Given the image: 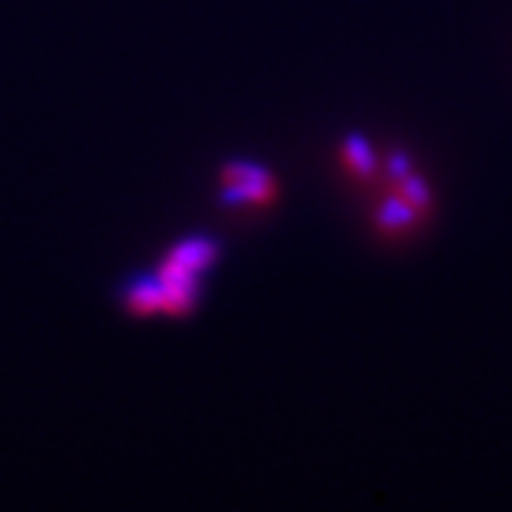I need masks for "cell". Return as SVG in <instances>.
I'll use <instances>...</instances> for the list:
<instances>
[{"instance_id":"obj_2","label":"cell","mask_w":512,"mask_h":512,"mask_svg":"<svg viewBox=\"0 0 512 512\" xmlns=\"http://www.w3.org/2000/svg\"><path fill=\"white\" fill-rule=\"evenodd\" d=\"M171 259H174L176 264L188 268V271H192V268H200L207 264V261L214 259V245L207 240L190 242V245L176 249V252L171 254Z\"/></svg>"},{"instance_id":"obj_1","label":"cell","mask_w":512,"mask_h":512,"mask_svg":"<svg viewBox=\"0 0 512 512\" xmlns=\"http://www.w3.org/2000/svg\"><path fill=\"white\" fill-rule=\"evenodd\" d=\"M226 192L223 200L235 202H254L264 204L273 195V181L261 166L247 162H233L226 166Z\"/></svg>"},{"instance_id":"obj_4","label":"cell","mask_w":512,"mask_h":512,"mask_svg":"<svg viewBox=\"0 0 512 512\" xmlns=\"http://www.w3.org/2000/svg\"><path fill=\"white\" fill-rule=\"evenodd\" d=\"M131 304L136 306L140 311H147V309H155L157 304H162V292L157 290V287H150V285H140L136 292H133L131 297Z\"/></svg>"},{"instance_id":"obj_3","label":"cell","mask_w":512,"mask_h":512,"mask_svg":"<svg viewBox=\"0 0 512 512\" xmlns=\"http://www.w3.org/2000/svg\"><path fill=\"white\" fill-rule=\"evenodd\" d=\"M347 157L358 174H370V169H373V164H375V159H373V155H370V147L366 145V140L356 138V136L347 140Z\"/></svg>"}]
</instances>
